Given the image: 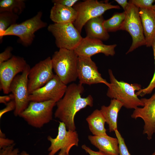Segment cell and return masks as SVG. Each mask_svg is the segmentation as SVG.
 <instances>
[{
  "mask_svg": "<svg viewBox=\"0 0 155 155\" xmlns=\"http://www.w3.org/2000/svg\"><path fill=\"white\" fill-rule=\"evenodd\" d=\"M84 91L82 84H71L67 86L62 98L56 103L55 117L64 123L67 130L75 131L74 119L78 112L88 106L93 105V98L91 95L82 97Z\"/></svg>",
  "mask_w": 155,
  "mask_h": 155,
  "instance_id": "6da1fadb",
  "label": "cell"
},
{
  "mask_svg": "<svg viewBox=\"0 0 155 155\" xmlns=\"http://www.w3.org/2000/svg\"><path fill=\"white\" fill-rule=\"evenodd\" d=\"M110 83L108 87L106 95L112 99H117L123 104L127 109H135L143 106L144 103L136 94V91L141 89V86L137 84H129L118 81L114 76L112 71L108 70Z\"/></svg>",
  "mask_w": 155,
  "mask_h": 155,
  "instance_id": "7a4b0ae2",
  "label": "cell"
},
{
  "mask_svg": "<svg viewBox=\"0 0 155 155\" xmlns=\"http://www.w3.org/2000/svg\"><path fill=\"white\" fill-rule=\"evenodd\" d=\"M78 57L74 50L59 49L51 58L55 75L66 85L75 81L78 78Z\"/></svg>",
  "mask_w": 155,
  "mask_h": 155,
  "instance_id": "3957f363",
  "label": "cell"
},
{
  "mask_svg": "<svg viewBox=\"0 0 155 155\" xmlns=\"http://www.w3.org/2000/svg\"><path fill=\"white\" fill-rule=\"evenodd\" d=\"M77 12V17L73 23L81 33L83 27L90 19L102 15L106 11L113 9H120L119 6L114 5L106 1L97 0H86L78 2L73 7Z\"/></svg>",
  "mask_w": 155,
  "mask_h": 155,
  "instance_id": "277c9868",
  "label": "cell"
},
{
  "mask_svg": "<svg viewBox=\"0 0 155 155\" xmlns=\"http://www.w3.org/2000/svg\"><path fill=\"white\" fill-rule=\"evenodd\" d=\"M42 12L40 11L32 18L20 23L12 25L5 31L3 37L16 36L19 37V41L24 46L30 45L34 39L35 32L47 25V23L42 20Z\"/></svg>",
  "mask_w": 155,
  "mask_h": 155,
  "instance_id": "5b68a950",
  "label": "cell"
},
{
  "mask_svg": "<svg viewBox=\"0 0 155 155\" xmlns=\"http://www.w3.org/2000/svg\"><path fill=\"white\" fill-rule=\"evenodd\" d=\"M55 102H30L26 108L19 115L30 125L40 128L49 122L53 118V109Z\"/></svg>",
  "mask_w": 155,
  "mask_h": 155,
  "instance_id": "8992f818",
  "label": "cell"
},
{
  "mask_svg": "<svg viewBox=\"0 0 155 155\" xmlns=\"http://www.w3.org/2000/svg\"><path fill=\"white\" fill-rule=\"evenodd\" d=\"M125 21L121 30L127 32L131 36L132 42L126 54L138 47L146 45L143 29L139 13V9L129 3L126 9Z\"/></svg>",
  "mask_w": 155,
  "mask_h": 155,
  "instance_id": "52a82bcc",
  "label": "cell"
},
{
  "mask_svg": "<svg viewBox=\"0 0 155 155\" xmlns=\"http://www.w3.org/2000/svg\"><path fill=\"white\" fill-rule=\"evenodd\" d=\"M47 30L54 37L59 49L74 50L83 38L72 23L51 24Z\"/></svg>",
  "mask_w": 155,
  "mask_h": 155,
  "instance_id": "ba28073f",
  "label": "cell"
},
{
  "mask_svg": "<svg viewBox=\"0 0 155 155\" xmlns=\"http://www.w3.org/2000/svg\"><path fill=\"white\" fill-rule=\"evenodd\" d=\"M30 68L28 64L21 74L17 75L12 80L9 92L14 96L15 116H19L28 106L30 101L28 88V75Z\"/></svg>",
  "mask_w": 155,
  "mask_h": 155,
  "instance_id": "9c48e42d",
  "label": "cell"
},
{
  "mask_svg": "<svg viewBox=\"0 0 155 155\" xmlns=\"http://www.w3.org/2000/svg\"><path fill=\"white\" fill-rule=\"evenodd\" d=\"M51 58L49 57L30 68L28 75V88L30 94L44 86L54 77Z\"/></svg>",
  "mask_w": 155,
  "mask_h": 155,
  "instance_id": "30bf717a",
  "label": "cell"
},
{
  "mask_svg": "<svg viewBox=\"0 0 155 155\" xmlns=\"http://www.w3.org/2000/svg\"><path fill=\"white\" fill-rule=\"evenodd\" d=\"M67 88L56 75L43 86L30 94V102H41L53 100L56 102L64 96Z\"/></svg>",
  "mask_w": 155,
  "mask_h": 155,
  "instance_id": "8fae6325",
  "label": "cell"
},
{
  "mask_svg": "<svg viewBox=\"0 0 155 155\" xmlns=\"http://www.w3.org/2000/svg\"><path fill=\"white\" fill-rule=\"evenodd\" d=\"M28 65L22 57L13 55L0 63V89L5 94L9 92L10 84L17 74L22 72Z\"/></svg>",
  "mask_w": 155,
  "mask_h": 155,
  "instance_id": "7c38bea8",
  "label": "cell"
},
{
  "mask_svg": "<svg viewBox=\"0 0 155 155\" xmlns=\"http://www.w3.org/2000/svg\"><path fill=\"white\" fill-rule=\"evenodd\" d=\"M47 139L51 143L48 149L49 155H54L59 150L69 153L73 146H78L79 141L77 132L67 130L64 123L61 121L59 122L58 134L56 138H53L49 136Z\"/></svg>",
  "mask_w": 155,
  "mask_h": 155,
  "instance_id": "4fadbf2b",
  "label": "cell"
},
{
  "mask_svg": "<svg viewBox=\"0 0 155 155\" xmlns=\"http://www.w3.org/2000/svg\"><path fill=\"white\" fill-rule=\"evenodd\" d=\"M144 103L142 108L137 107L134 109L131 115L132 118L142 119L144 122L143 133L146 134L147 138L151 140L155 133V90L149 98H142Z\"/></svg>",
  "mask_w": 155,
  "mask_h": 155,
  "instance_id": "5bb4252c",
  "label": "cell"
},
{
  "mask_svg": "<svg viewBox=\"0 0 155 155\" xmlns=\"http://www.w3.org/2000/svg\"><path fill=\"white\" fill-rule=\"evenodd\" d=\"M77 73L79 83L82 84L103 83L108 87L110 85V83L102 77L95 63L91 57L78 56Z\"/></svg>",
  "mask_w": 155,
  "mask_h": 155,
  "instance_id": "9a60e30c",
  "label": "cell"
},
{
  "mask_svg": "<svg viewBox=\"0 0 155 155\" xmlns=\"http://www.w3.org/2000/svg\"><path fill=\"white\" fill-rule=\"evenodd\" d=\"M117 45H106L100 40L87 36L83 38L74 50L78 56L90 57L99 53L107 56H113L115 54V48Z\"/></svg>",
  "mask_w": 155,
  "mask_h": 155,
  "instance_id": "2e32d148",
  "label": "cell"
},
{
  "mask_svg": "<svg viewBox=\"0 0 155 155\" xmlns=\"http://www.w3.org/2000/svg\"><path fill=\"white\" fill-rule=\"evenodd\" d=\"M146 46L150 47L155 40V11L153 9H139Z\"/></svg>",
  "mask_w": 155,
  "mask_h": 155,
  "instance_id": "e0dca14e",
  "label": "cell"
},
{
  "mask_svg": "<svg viewBox=\"0 0 155 155\" xmlns=\"http://www.w3.org/2000/svg\"><path fill=\"white\" fill-rule=\"evenodd\" d=\"M88 138L99 151L109 155H119V142L117 138L108 135H89Z\"/></svg>",
  "mask_w": 155,
  "mask_h": 155,
  "instance_id": "ac0fdd59",
  "label": "cell"
},
{
  "mask_svg": "<svg viewBox=\"0 0 155 155\" xmlns=\"http://www.w3.org/2000/svg\"><path fill=\"white\" fill-rule=\"evenodd\" d=\"M77 15V12L73 7H68L54 3L50 11V18L54 23H73Z\"/></svg>",
  "mask_w": 155,
  "mask_h": 155,
  "instance_id": "d6986e66",
  "label": "cell"
},
{
  "mask_svg": "<svg viewBox=\"0 0 155 155\" xmlns=\"http://www.w3.org/2000/svg\"><path fill=\"white\" fill-rule=\"evenodd\" d=\"M104 20L102 15L88 21L84 26L86 36L102 41L108 40L110 35L103 26Z\"/></svg>",
  "mask_w": 155,
  "mask_h": 155,
  "instance_id": "ffe728a7",
  "label": "cell"
},
{
  "mask_svg": "<svg viewBox=\"0 0 155 155\" xmlns=\"http://www.w3.org/2000/svg\"><path fill=\"white\" fill-rule=\"evenodd\" d=\"M123 106V104L121 102L113 99L111 100L108 106L102 105L101 107L100 110L108 125L110 132L117 129L118 114Z\"/></svg>",
  "mask_w": 155,
  "mask_h": 155,
  "instance_id": "44dd1931",
  "label": "cell"
},
{
  "mask_svg": "<svg viewBox=\"0 0 155 155\" xmlns=\"http://www.w3.org/2000/svg\"><path fill=\"white\" fill-rule=\"evenodd\" d=\"M89 129L94 135H107L104 127L105 119L100 110L96 109L86 119Z\"/></svg>",
  "mask_w": 155,
  "mask_h": 155,
  "instance_id": "7402d4cb",
  "label": "cell"
},
{
  "mask_svg": "<svg viewBox=\"0 0 155 155\" xmlns=\"http://www.w3.org/2000/svg\"><path fill=\"white\" fill-rule=\"evenodd\" d=\"M25 7L24 0L0 1V12H9L19 15L22 13Z\"/></svg>",
  "mask_w": 155,
  "mask_h": 155,
  "instance_id": "603a6c76",
  "label": "cell"
},
{
  "mask_svg": "<svg viewBox=\"0 0 155 155\" xmlns=\"http://www.w3.org/2000/svg\"><path fill=\"white\" fill-rule=\"evenodd\" d=\"M126 16L125 11L115 13L109 19L104 21L103 26L108 32H114L121 30Z\"/></svg>",
  "mask_w": 155,
  "mask_h": 155,
  "instance_id": "cb8c5ba5",
  "label": "cell"
},
{
  "mask_svg": "<svg viewBox=\"0 0 155 155\" xmlns=\"http://www.w3.org/2000/svg\"><path fill=\"white\" fill-rule=\"evenodd\" d=\"M18 15L9 12H0V41L2 42L5 31L11 26L16 24Z\"/></svg>",
  "mask_w": 155,
  "mask_h": 155,
  "instance_id": "d4e9b609",
  "label": "cell"
},
{
  "mask_svg": "<svg viewBox=\"0 0 155 155\" xmlns=\"http://www.w3.org/2000/svg\"><path fill=\"white\" fill-rule=\"evenodd\" d=\"M154 59L155 70L152 78L149 85L146 88L142 89L136 92L138 96H143L146 94H150L155 88V40L152 46Z\"/></svg>",
  "mask_w": 155,
  "mask_h": 155,
  "instance_id": "484cf974",
  "label": "cell"
},
{
  "mask_svg": "<svg viewBox=\"0 0 155 155\" xmlns=\"http://www.w3.org/2000/svg\"><path fill=\"white\" fill-rule=\"evenodd\" d=\"M114 132L119 142V155H131L120 133L117 129Z\"/></svg>",
  "mask_w": 155,
  "mask_h": 155,
  "instance_id": "4316f807",
  "label": "cell"
},
{
  "mask_svg": "<svg viewBox=\"0 0 155 155\" xmlns=\"http://www.w3.org/2000/svg\"><path fill=\"white\" fill-rule=\"evenodd\" d=\"M154 0H131L129 2L139 9H152Z\"/></svg>",
  "mask_w": 155,
  "mask_h": 155,
  "instance_id": "83f0119b",
  "label": "cell"
},
{
  "mask_svg": "<svg viewBox=\"0 0 155 155\" xmlns=\"http://www.w3.org/2000/svg\"><path fill=\"white\" fill-rule=\"evenodd\" d=\"M12 50V47L8 46L0 53V63L8 60L12 57L11 53Z\"/></svg>",
  "mask_w": 155,
  "mask_h": 155,
  "instance_id": "f1b7e54d",
  "label": "cell"
},
{
  "mask_svg": "<svg viewBox=\"0 0 155 155\" xmlns=\"http://www.w3.org/2000/svg\"><path fill=\"white\" fill-rule=\"evenodd\" d=\"M0 148L1 149L3 148L10 146L14 144V141L11 140L5 137V135L0 131Z\"/></svg>",
  "mask_w": 155,
  "mask_h": 155,
  "instance_id": "f546056e",
  "label": "cell"
},
{
  "mask_svg": "<svg viewBox=\"0 0 155 155\" xmlns=\"http://www.w3.org/2000/svg\"><path fill=\"white\" fill-rule=\"evenodd\" d=\"M79 0H53L52 2L59 3L68 7H73Z\"/></svg>",
  "mask_w": 155,
  "mask_h": 155,
  "instance_id": "4dcf8cb0",
  "label": "cell"
},
{
  "mask_svg": "<svg viewBox=\"0 0 155 155\" xmlns=\"http://www.w3.org/2000/svg\"><path fill=\"white\" fill-rule=\"evenodd\" d=\"M15 107L16 105L14 100H12L8 103L6 104V106L5 108L0 110V118L5 113L13 110H14Z\"/></svg>",
  "mask_w": 155,
  "mask_h": 155,
  "instance_id": "1f68e13d",
  "label": "cell"
},
{
  "mask_svg": "<svg viewBox=\"0 0 155 155\" xmlns=\"http://www.w3.org/2000/svg\"><path fill=\"white\" fill-rule=\"evenodd\" d=\"M82 148L90 155H109L100 151H93L85 144L82 145Z\"/></svg>",
  "mask_w": 155,
  "mask_h": 155,
  "instance_id": "d6a6232c",
  "label": "cell"
},
{
  "mask_svg": "<svg viewBox=\"0 0 155 155\" xmlns=\"http://www.w3.org/2000/svg\"><path fill=\"white\" fill-rule=\"evenodd\" d=\"M14 100V96L12 94L8 95L0 96V103L6 104L12 100Z\"/></svg>",
  "mask_w": 155,
  "mask_h": 155,
  "instance_id": "836d02e7",
  "label": "cell"
},
{
  "mask_svg": "<svg viewBox=\"0 0 155 155\" xmlns=\"http://www.w3.org/2000/svg\"><path fill=\"white\" fill-rule=\"evenodd\" d=\"M115 1L122 7L124 11L126 9L129 5V3L127 0H115Z\"/></svg>",
  "mask_w": 155,
  "mask_h": 155,
  "instance_id": "e575fe53",
  "label": "cell"
},
{
  "mask_svg": "<svg viewBox=\"0 0 155 155\" xmlns=\"http://www.w3.org/2000/svg\"><path fill=\"white\" fill-rule=\"evenodd\" d=\"M20 155H29L25 151L22 152ZM58 155H69V153H68L66 151L63 150H61L59 154Z\"/></svg>",
  "mask_w": 155,
  "mask_h": 155,
  "instance_id": "d590c367",
  "label": "cell"
},
{
  "mask_svg": "<svg viewBox=\"0 0 155 155\" xmlns=\"http://www.w3.org/2000/svg\"><path fill=\"white\" fill-rule=\"evenodd\" d=\"M152 9L155 11V4L153 5Z\"/></svg>",
  "mask_w": 155,
  "mask_h": 155,
  "instance_id": "8d00e7d4",
  "label": "cell"
},
{
  "mask_svg": "<svg viewBox=\"0 0 155 155\" xmlns=\"http://www.w3.org/2000/svg\"><path fill=\"white\" fill-rule=\"evenodd\" d=\"M151 155H155V150L154 152Z\"/></svg>",
  "mask_w": 155,
  "mask_h": 155,
  "instance_id": "74e56055",
  "label": "cell"
}]
</instances>
